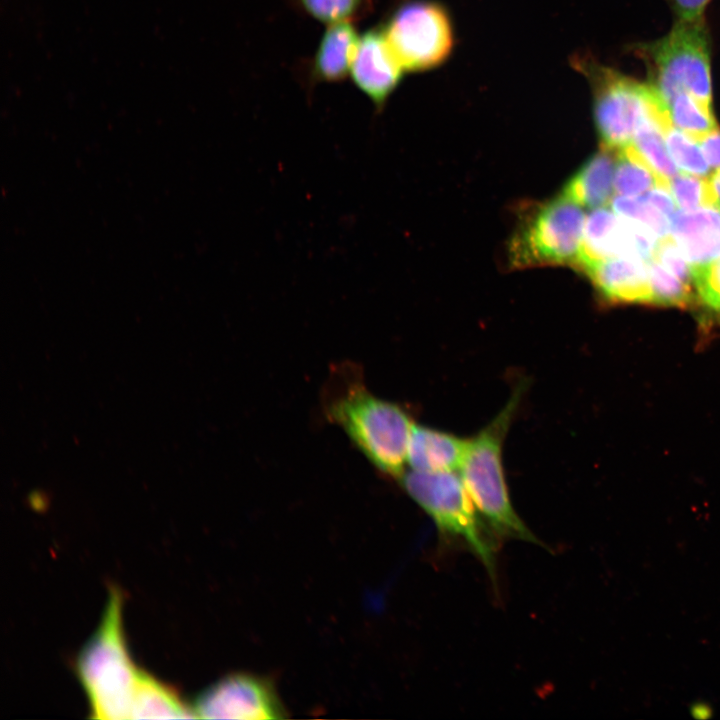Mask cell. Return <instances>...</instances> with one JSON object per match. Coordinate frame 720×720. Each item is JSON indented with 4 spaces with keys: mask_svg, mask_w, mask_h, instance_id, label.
I'll use <instances>...</instances> for the list:
<instances>
[{
    "mask_svg": "<svg viewBox=\"0 0 720 720\" xmlns=\"http://www.w3.org/2000/svg\"><path fill=\"white\" fill-rule=\"evenodd\" d=\"M303 10L328 25L352 21L366 14L371 0H297Z\"/></svg>",
    "mask_w": 720,
    "mask_h": 720,
    "instance_id": "603a6c76",
    "label": "cell"
},
{
    "mask_svg": "<svg viewBox=\"0 0 720 720\" xmlns=\"http://www.w3.org/2000/svg\"><path fill=\"white\" fill-rule=\"evenodd\" d=\"M585 221L582 207L562 195L537 207L512 238L510 263L517 268L545 265L576 268Z\"/></svg>",
    "mask_w": 720,
    "mask_h": 720,
    "instance_id": "52a82bcc",
    "label": "cell"
},
{
    "mask_svg": "<svg viewBox=\"0 0 720 720\" xmlns=\"http://www.w3.org/2000/svg\"><path fill=\"white\" fill-rule=\"evenodd\" d=\"M122 593L111 587L99 627L80 651L76 670L96 719L131 715L139 670L126 648L122 630Z\"/></svg>",
    "mask_w": 720,
    "mask_h": 720,
    "instance_id": "3957f363",
    "label": "cell"
},
{
    "mask_svg": "<svg viewBox=\"0 0 720 720\" xmlns=\"http://www.w3.org/2000/svg\"><path fill=\"white\" fill-rule=\"evenodd\" d=\"M573 64L590 83L593 116L602 147L619 151L632 143L642 120L662 106L648 83H641L588 57ZM667 112V111H666Z\"/></svg>",
    "mask_w": 720,
    "mask_h": 720,
    "instance_id": "8992f818",
    "label": "cell"
},
{
    "mask_svg": "<svg viewBox=\"0 0 720 720\" xmlns=\"http://www.w3.org/2000/svg\"><path fill=\"white\" fill-rule=\"evenodd\" d=\"M710 0H673L674 9L681 20H696L703 13Z\"/></svg>",
    "mask_w": 720,
    "mask_h": 720,
    "instance_id": "f1b7e54d",
    "label": "cell"
},
{
    "mask_svg": "<svg viewBox=\"0 0 720 720\" xmlns=\"http://www.w3.org/2000/svg\"><path fill=\"white\" fill-rule=\"evenodd\" d=\"M637 50L648 67V85L666 110L682 91L711 108L710 37L704 17L679 19L664 37Z\"/></svg>",
    "mask_w": 720,
    "mask_h": 720,
    "instance_id": "277c9868",
    "label": "cell"
},
{
    "mask_svg": "<svg viewBox=\"0 0 720 720\" xmlns=\"http://www.w3.org/2000/svg\"><path fill=\"white\" fill-rule=\"evenodd\" d=\"M407 494L432 518L442 535L457 538L495 577V545L460 475L454 471L405 472Z\"/></svg>",
    "mask_w": 720,
    "mask_h": 720,
    "instance_id": "5b68a950",
    "label": "cell"
},
{
    "mask_svg": "<svg viewBox=\"0 0 720 720\" xmlns=\"http://www.w3.org/2000/svg\"><path fill=\"white\" fill-rule=\"evenodd\" d=\"M131 719L197 718L175 689L144 671L138 672L131 707Z\"/></svg>",
    "mask_w": 720,
    "mask_h": 720,
    "instance_id": "e0dca14e",
    "label": "cell"
},
{
    "mask_svg": "<svg viewBox=\"0 0 720 720\" xmlns=\"http://www.w3.org/2000/svg\"><path fill=\"white\" fill-rule=\"evenodd\" d=\"M656 186L669 189V182L658 177L632 144L617 151L614 190L618 195L636 197Z\"/></svg>",
    "mask_w": 720,
    "mask_h": 720,
    "instance_id": "ac0fdd59",
    "label": "cell"
},
{
    "mask_svg": "<svg viewBox=\"0 0 720 720\" xmlns=\"http://www.w3.org/2000/svg\"><path fill=\"white\" fill-rule=\"evenodd\" d=\"M521 382L502 410L469 439L459 468L463 483L481 517L501 537L538 543L511 503L503 464V443L522 401Z\"/></svg>",
    "mask_w": 720,
    "mask_h": 720,
    "instance_id": "7a4b0ae2",
    "label": "cell"
},
{
    "mask_svg": "<svg viewBox=\"0 0 720 720\" xmlns=\"http://www.w3.org/2000/svg\"><path fill=\"white\" fill-rule=\"evenodd\" d=\"M667 111L671 124L697 142L718 129L712 109L688 92L682 91L675 95L669 102Z\"/></svg>",
    "mask_w": 720,
    "mask_h": 720,
    "instance_id": "d6986e66",
    "label": "cell"
},
{
    "mask_svg": "<svg viewBox=\"0 0 720 720\" xmlns=\"http://www.w3.org/2000/svg\"><path fill=\"white\" fill-rule=\"evenodd\" d=\"M653 259L681 281L691 286L693 276L690 264L672 236L667 235L658 241Z\"/></svg>",
    "mask_w": 720,
    "mask_h": 720,
    "instance_id": "484cf974",
    "label": "cell"
},
{
    "mask_svg": "<svg viewBox=\"0 0 720 720\" xmlns=\"http://www.w3.org/2000/svg\"><path fill=\"white\" fill-rule=\"evenodd\" d=\"M665 140L671 158L684 173L699 177L709 173L710 166L695 139L671 125L665 132Z\"/></svg>",
    "mask_w": 720,
    "mask_h": 720,
    "instance_id": "44dd1931",
    "label": "cell"
},
{
    "mask_svg": "<svg viewBox=\"0 0 720 720\" xmlns=\"http://www.w3.org/2000/svg\"><path fill=\"white\" fill-rule=\"evenodd\" d=\"M403 72L382 29L369 30L360 38L351 74L357 87L378 110L399 85Z\"/></svg>",
    "mask_w": 720,
    "mask_h": 720,
    "instance_id": "30bf717a",
    "label": "cell"
},
{
    "mask_svg": "<svg viewBox=\"0 0 720 720\" xmlns=\"http://www.w3.org/2000/svg\"><path fill=\"white\" fill-rule=\"evenodd\" d=\"M469 439L424 425L414 424L407 451L413 471L435 473L459 469Z\"/></svg>",
    "mask_w": 720,
    "mask_h": 720,
    "instance_id": "4fadbf2b",
    "label": "cell"
},
{
    "mask_svg": "<svg viewBox=\"0 0 720 720\" xmlns=\"http://www.w3.org/2000/svg\"><path fill=\"white\" fill-rule=\"evenodd\" d=\"M324 411L378 471L395 480L402 477L415 424L405 408L355 380L330 394Z\"/></svg>",
    "mask_w": 720,
    "mask_h": 720,
    "instance_id": "6da1fadb",
    "label": "cell"
},
{
    "mask_svg": "<svg viewBox=\"0 0 720 720\" xmlns=\"http://www.w3.org/2000/svg\"><path fill=\"white\" fill-rule=\"evenodd\" d=\"M359 41L351 21L330 24L314 57V75L327 82L344 79L352 68Z\"/></svg>",
    "mask_w": 720,
    "mask_h": 720,
    "instance_id": "2e32d148",
    "label": "cell"
},
{
    "mask_svg": "<svg viewBox=\"0 0 720 720\" xmlns=\"http://www.w3.org/2000/svg\"><path fill=\"white\" fill-rule=\"evenodd\" d=\"M651 304L685 308L697 302L691 286L668 271L655 259L647 262Z\"/></svg>",
    "mask_w": 720,
    "mask_h": 720,
    "instance_id": "ffe728a7",
    "label": "cell"
},
{
    "mask_svg": "<svg viewBox=\"0 0 720 720\" xmlns=\"http://www.w3.org/2000/svg\"><path fill=\"white\" fill-rule=\"evenodd\" d=\"M610 304H651L647 262L627 256L600 261L584 271Z\"/></svg>",
    "mask_w": 720,
    "mask_h": 720,
    "instance_id": "7c38bea8",
    "label": "cell"
},
{
    "mask_svg": "<svg viewBox=\"0 0 720 720\" xmlns=\"http://www.w3.org/2000/svg\"><path fill=\"white\" fill-rule=\"evenodd\" d=\"M709 182H710L712 191L714 193V196L716 198L717 206L720 207V170L719 169H717V171L710 176Z\"/></svg>",
    "mask_w": 720,
    "mask_h": 720,
    "instance_id": "f546056e",
    "label": "cell"
},
{
    "mask_svg": "<svg viewBox=\"0 0 720 720\" xmlns=\"http://www.w3.org/2000/svg\"><path fill=\"white\" fill-rule=\"evenodd\" d=\"M613 211L622 217L639 221L650 227L659 238L668 235L670 219L641 198L615 196L611 200Z\"/></svg>",
    "mask_w": 720,
    "mask_h": 720,
    "instance_id": "cb8c5ba5",
    "label": "cell"
},
{
    "mask_svg": "<svg viewBox=\"0 0 720 720\" xmlns=\"http://www.w3.org/2000/svg\"><path fill=\"white\" fill-rule=\"evenodd\" d=\"M698 142L709 166L720 169V129L708 133Z\"/></svg>",
    "mask_w": 720,
    "mask_h": 720,
    "instance_id": "83f0119b",
    "label": "cell"
},
{
    "mask_svg": "<svg viewBox=\"0 0 720 720\" xmlns=\"http://www.w3.org/2000/svg\"><path fill=\"white\" fill-rule=\"evenodd\" d=\"M669 189L661 186H656L649 190L643 199L649 204L657 208L671 221L672 216L675 214L676 203L672 197Z\"/></svg>",
    "mask_w": 720,
    "mask_h": 720,
    "instance_id": "4316f807",
    "label": "cell"
},
{
    "mask_svg": "<svg viewBox=\"0 0 720 720\" xmlns=\"http://www.w3.org/2000/svg\"><path fill=\"white\" fill-rule=\"evenodd\" d=\"M404 71L424 72L444 63L454 46L447 10L430 0H412L398 7L382 28Z\"/></svg>",
    "mask_w": 720,
    "mask_h": 720,
    "instance_id": "ba28073f",
    "label": "cell"
},
{
    "mask_svg": "<svg viewBox=\"0 0 720 720\" xmlns=\"http://www.w3.org/2000/svg\"><path fill=\"white\" fill-rule=\"evenodd\" d=\"M618 256H630L625 221L610 209L596 208L586 217L576 268L584 272L600 261Z\"/></svg>",
    "mask_w": 720,
    "mask_h": 720,
    "instance_id": "5bb4252c",
    "label": "cell"
},
{
    "mask_svg": "<svg viewBox=\"0 0 720 720\" xmlns=\"http://www.w3.org/2000/svg\"><path fill=\"white\" fill-rule=\"evenodd\" d=\"M720 170V169H719Z\"/></svg>",
    "mask_w": 720,
    "mask_h": 720,
    "instance_id": "4dcf8cb0",
    "label": "cell"
},
{
    "mask_svg": "<svg viewBox=\"0 0 720 720\" xmlns=\"http://www.w3.org/2000/svg\"><path fill=\"white\" fill-rule=\"evenodd\" d=\"M697 302L720 320V257L710 265L692 272Z\"/></svg>",
    "mask_w": 720,
    "mask_h": 720,
    "instance_id": "d4e9b609",
    "label": "cell"
},
{
    "mask_svg": "<svg viewBox=\"0 0 720 720\" xmlns=\"http://www.w3.org/2000/svg\"><path fill=\"white\" fill-rule=\"evenodd\" d=\"M197 718L264 720L281 718L272 688L248 674H232L205 689L193 706Z\"/></svg>",
    "mask_w": 720,
    "mask_h": 720,
    "instance_id": "9c48e42d",
    "label": "cell"
},
{
    "mask_svg": "<svg viewBox=\"0 0 720 720\" xmlns=\"http://www.w3.org/2000/svg\"><path fill=\"white\" fill-rule=\"evenodd\" d=\"M671 236L690 264L692 272L720 257V207L704 206L675 212Z\"/></svg>",
    "mask_w": 720,
    "mask_h": 720,
    "instance_id": "8fae6325",
    "label": "cell"
},
{
    "mask_svg": "<svg viewBox=\"0 0 720 720\" xmlns=\"http://www.w3.org/2000/svg\"><path fill=\"white\" fill-rule=\"evenodd\" d=\"M615 153L602 147L568 180L561 195L581 207H604L613 198Z\"/></svg>",
    "mask_w": 720,
    "mask_h": 720,
    "instance_id": "9a60e30c",
    "label": "cell"
},
{
    "mask_svg": "<svg viewBox=\"0 0 720 720\" xmlns=\"http://www.w3.org/2000/svg\"><path fill=\"white\" fill-rule=\"evenodd\" d=\"M669 190L678 207L693 210L717 205L709 179L692 174H676L669 181Z\"/></svg>",
    "mask_w": 720,
    "mask_h": 720,
    "instance_id": "7402d4cb",
    "label": "cell"
}]
</instances>
